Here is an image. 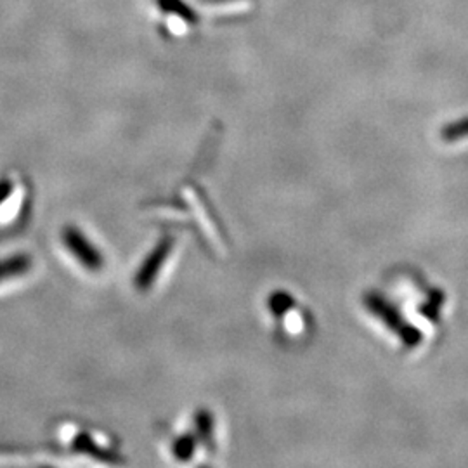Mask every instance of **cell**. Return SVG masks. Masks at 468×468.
Segmentation results:
<instances>
[{
	"mask_svg": "<svg viewBox=\"0 0 468 468\" xmlns=\"http://www.w3.org/2000/svg\"><path fill=\"white\" fill-rule=\"evenodd\" d=\"M269 313L274 319L276 332L282 335L283 340H299L309 332V311L302 307L299 301L293 299L288 292H278L271 295Z\"/></svg>",
	"mask_w": 468,
	"mask_h": 468,
	"instance_id": "cell-1",
	"label": "cell"
},
{
	"mask_svg": "<svg viewBox=\"0 0 468 468\" xmlns=\"http://www.w3.org/2000/svg\"><path fill=\"white\" fill-rule=\"evenodd\" d=\"M365 303H367L369 313L375 314L380 321H384V324L390 328V332H394L401 338L406 347H417L419 342H421V334L419 330L415 326H411L410 323H406L401 318V314L398 313V309L385 301L382 295L368 293L365 297Z\"/></svg>",
	"mask_w": 468,
	"mask_h": 468,
	"instance_id": "cell-2",
	"label": "cell"
},
{
	"mask_svg": "<svg viewBox=\"0 0 468 468\" xmlns=\"http://www.w3.org/2000/svg\"><path fill=\"white\" fill-rule=\"evenodd\" d=\"M63 241H65L67 250L77 259V262L82 268L90 272H98L104 266L102 251L79 228H75V226L65 228Z\"/></svg>",
	"mask_w": 468,
	"mask_h": 468,
	"instance_id": "cell-3",
	"label": "cell"
},
{
	"mask_svg": "<svg viewBox=\"0 0 468 468\" xmlns=\"http://www.w3.org/2000/svg\"><path fill=\"white\" fill-rule=\"evenodd\" d=\"M34 266L32 257L27 253H16L0 261V282H7L17 276H23Z\"/></svg>",
	"mask_w": 468,
	"mask_h": 468,
	"instance_id": "cell-4",
	"label": "cell"
},
{
	"mask_svg": "<svg viewBox=\"0 0 468 468\" xmlns=\"http://www.w3.org/2000/svg\"><path fill=\"white\" fill-rule=\"evenodd\" d=\"M467 135L468 118L458 120V122L450 123L448 127L442 129V139H444V141H456V139H462V137H467Z\"/></svg>",
	"mask_w": 468,
	"mask_h": 468,
	"instance_id": "cell-5",
	"label": "cell"
},
{
	"mask_svg": "<svg viewBox=\"0 0 468 468\" xmlns=\"http://www.w3.org/2000/svg\"><path fill=\"white\" fill-rule=\"evenodd\" d=\"M13 191H15V183L11 179H7V177L0 179V205L5 200H9Z\"/></svg>",
	"mask_w": 468,
	"mask_h": 468,
	"instance_id": "cell-6",
	"label": "cell"
}]
</instances>
